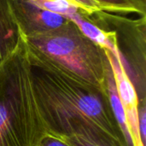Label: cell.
<instances>
[{"instance_id": "cell-1", "label": "cell", "mask_w": 146, "mask_h": 146, "mask_svg": "<svg viewBox=\"0 0 146 146\" xmlns=\"http://www.w3.org/2000/svg\"><path fill=\"white\" fill-rule=\"evenodd\" d=\"M27 54L35 99L49 133L62 138L80 127H89L127 145L107 86L88 82Z\"/></svg>"}, {"instance_id": "cell-2", "label": "cell", "mask_w": 146, "mask_h": 146, "mask_svg": "<svg viewBox=\"0 0 146 146\" xmlns=\"http://www.w3.org/2000/svg\"><path fill=\"white\" fill-rule=\"evenodd\" d=\"M47 133L23 33L16 49L0 64V146H38Z\"/></svg>"}, {"instance_id": "cell-3", "label": "cell", "mask_w": 146, "mask_h": 146, "mask_svg": "<svg viewBox=\"0 0 146 146\" xmlns=\"http://www.w3.org/2000/svg\"><path fill=\"white\" fill-rule=\"evenodd\" d=\"M29 55L92 84L107 86L111 69L107 50L86 36L71 20L46 33L24 35Z\"/></svg>"}, {"instance_id": "cell-4", "label": "cell", "mask_w": 146, "mask_h": 146, "mask_svg": "<svg viewBox=\"0 0 146 146\" xmlns=\"http://www.w3.org/2000/svg\"><path fill=\"white\" fill-rule=\"evenodd\" d=\"M86 19L100 29L114 32L116 47L124 67H129L135 77V90L137 93L140 92L139 101H145V15L131 20L120 14L101 10L86 16Z\"/></svg>"}, {"instance_id": "cell-5", "label": "cell", "mask_w": 146, "mask_h": 146, "mask_svg": "<svg viewBox=\"0 0 146 146\" xmlns=\"http://www.w3.org/2000/svg\"><path fill=\"white\" fill-rule=\"evenodd\" d=\"M107 54L112 68L119 98L125 112L133 145V146H145L139 133L138 93L127 74L116 45H113L110 50H107Z\"/></svg>"}, {"instance_id": "cell-6", "label": "cell", "mask_w": 146, "mask_h": 146, "mask_svg": "<svg viewBox=\"0 0 146 146\" xmlns=\"http://www.w3.org/2000/svg\"><path fill=\"white\" fill-rule=\"evenodd\" d=\"M16 20L24 35H33L57 29L70 20L43 9L30 0H13Z\"/></svg>"}, {"instance_id": "cell-7", "label": "cell", "mask_w": 146, "mask_h": 146, "mask_svg": "<svg viewBox=\"0 0 146 146\" xmlns=\"http://www.w3.org/2000/svg\"><path fill=\"white\" fill-rule=\"evenodd\" d=\"M22 35L13 0H0V64L16 49Z\"/></svg>"}, {"instance_id": "cell-8", "label": "cell", "mask_w": 146, "mask_h": 146, "mask_svg": "<svg viewBox=\"0 0 146 146\" xmlns=\"http://www.w3.org/2000/svg\"><path fill=\"white\" fill-rule=\"evenodd\" d=\"M61 139L70 146H127L104 132L89 127H80L72 134Z\"/></svg>"}, {"instance_id": "cell-9", "label": "cell", "mask_w": 146, "mask_h": 146, "mask_svg": "<svg viewBox=\"0 0 146 146\" xmlns=\"http://www.w3.org/2000/svg\"><path fill=\"white\" fill-rule=\"evenodd\" d=\"M39 7L50 10L51 12L60 14L66 16L70 20L71 17L77 14L85 13L82 12L71 0H30Z\"/></svg>"}, {"instance_id": "cell-10", "label": "cell", "mask_w": 146, "mask_h": 146, "mask_svg": "<svg viewBox=\"0 0 146 146\" xmlns=\"http://www.w3.org/2000/svg\"><path fill=\"white\" fill-rule=\"evenodd\" d=\"M100 4L103 10L111 13L129 14L134 13L145 15L131 0H95Z\"/></svg>"}, {"instance_id": "cell-11", "label": "cell", "mask_w": 146, "mask_h": 146, "mask_svg": "<svg viewBox=\"0 0 146 146\" xmlns=\"http://www.w3.org/2000/svg\"><path fill=\"white\" fill-rule=\"evenodd\" d=\"M82 12L85 13L86 16H91L92 15L103 10L99 3L95 0H71Z\"/></svg>"}, {"instance_id": "cell-12", "label": "cell", "mask_w": 146, "mask_h": 146, "mask_svg": "<svg viewBox=\"0 0 146 146\" xmlns=\"http://www.w3.org/2000/svg\"><path fill=\"white\" fill-rule=\"evenodd\" d=\"M38 146H70L61 138L56 137L51 133H47L40 141Z\"/></svg>"}, {"instance_id": "cell-13", "label": "cell", "mask_w": 146, "mask_h": 146, "mask_svg": "<svg viewBox=\"0 0 146 146\" xmlns=\"http://www.w3.org/2000/svg\"><path fill=\"white\" fill-rule=\"evenodd\" d=\"M144 14L146 13V0H131Z\"/></svg>"}]
</instances>
